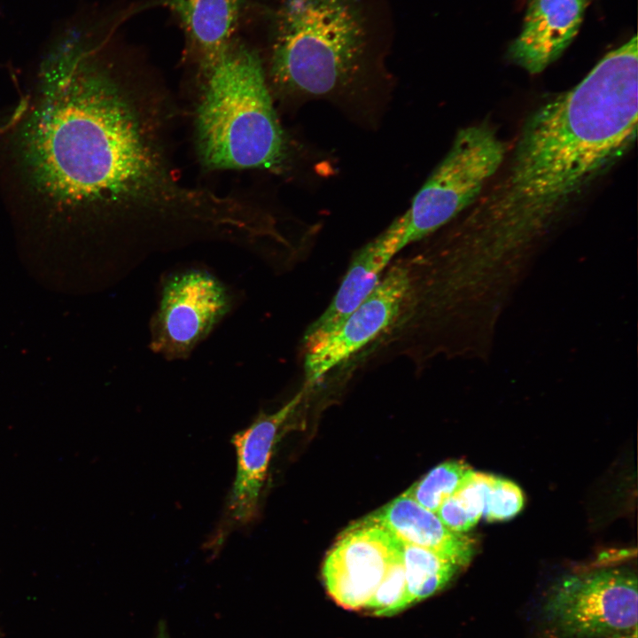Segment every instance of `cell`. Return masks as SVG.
I'll list each match as a JSON object with an SVG mask.
<instances>
[{"label": "cell", "instance_id": "obj_1", "mask_svg": "<svg viewBox=\"0 0 638 638\" xmlns=\"http://www.w3.org/2000/svg\"><path fill=\"white\" fill-rule=\"evenodd\" d=\"M135 93L97 50L66 39L0 122V195L35 239L100 242L188 228L213 234L230 199L173 175Z\"/></svg>", "mask_w": 638, "mask_h": 638}, {"label": "cell", "instance_id": "obj_2", "mask_svg": "<svg viewBox=\"0 0 638 638\" xmlns=\"http://www.w3.org/2000/svg\"><path fill=\"white\" fill-rule=\"evenodd\" d=\"M637 81L634 35L575 87L537 108L503 180L456 231L463 247L487 265L519 268L570 199L634 143Z\"/></svg>", "mask_w": 638, "mask_h": 638}, {"label": "cell", "instance_id": "obj_3", "mask_svg": "<svg viewBox=\"0 0 638 638\" xmlns=\"http://www.w3.org/2000/svg\"><path fill=\"white\" fill-rule=\"evenodd\" d=\"M362 0H283L274 13L270 74L291 95L329 97L363 74L371 31Z\"/></svg>", "mask_w": 638, "mask_h": 638}, {"label": "cell", "instance_id": "obj_4", "mask_svg": "<svg viewBox=\"0 0 638 638\" xmlns=\"http://www.w3.org/2000/svg\"><path fill=\"white\" fill-rule=\"evenodd\" d=\"M206 69L196 118L198 152L206 166L280 167L287 158V143L257 53L231 44Z\"/></svg>", "mask_w": 638, "mask_h": 638}, {"label": "cell", "instance_id": "obj_5", "mask_svg": "<svg viewBox=\"0 0 638 638\" xmlns=\"http://www.w3.org/2000/svg\"><path fill=\"white\" fill-rule=\"evenodd\" d=\"M505 153L504 144L489 126L460 129L410 206L382 233L401 251L439 230L477 199Z\"/></svg>", "mask_w": 638, "mask_h": 638}, {"label": "cell", "instance_id": "obj_6", "mask_svg": "<svg viewBox=\"0 0 638 638\" xmlns=\"http://www.w3.org/2000/svg\"><path fill=\"white\" fill-rule=\"evenodd\" d=\"M636 575L605 568L564 576L543 603L547 622L567 638H613L637 632Z\"/></svg>", "mask_w": 638, "mask_h": 638}, {"label": "cell", "instance_id": "obj_7", "mask_svg": "<svg viewBox=\"0 0 638 638\" xmlns=\"http://www.w3.org/2000/svg\"><path fill=\"white\" fill-rule=\"evenodd\" d=\"M230 306L226 287L207 271L187 269L169 276L151 321L150 347L168 360L188 357Z\"/></svg>", "mask_w": 638, "mask_h": 638}, {"label": "cell", "instance_id": "obj_8", "mask_svg": "<svg viewBox=\"0 0 638 638\" xmlns=\"http://www.w3.org/2000/svg\"><path fill=\"white\" fill-rule=\"evenodd\" d=\"M402 554V541L363 518L344 531L327 553L322 575L329 595L346 610H364L388 569Z\"/></svg>", "mask_w": 638, "mask_h": 638}, {"label": "cell", "instance_id": "obj_9", "mask_svg": "<svg viewBox=\"0 0 638 638\" xmlns=\"http://www.w3.org/2000/svg\"><path fill=\"white\" fill-rule=\"evenodd\" d=\"M408 285L404 261L391 265L373 292L335 331L305 348L307 383H317L332 369L378 339L399 316Z\"/></svg>", "mask_w": 638, "mask_h": 638}, {"label": "cell", "instance_id": "obj_10", "mask_svg": "<svg viewBox=\"0 0 638 638\" xmlns=\"http://www.w3.org/2000/svg\"><path fill=\"white\" fill-rule=\"evenodd\" d=\"M303 394L304 390L274 413H261L249 427L233 436L237 472L226 503L225 529L247 525L255 517L278 431Z\"/></svg>", "mask_w": 638, "mask_h": 638}, {"label": "cell", "instance_id": "obj_11", "mask_svg": "<svg viewBox=\"0 0 638 638\" xmlns=\"http://www.w3.org/2000/svg\"><path fill=\"white\" fill-rule=\"evenodd\" d=\"M587 0H529L522 29L510 57L532 74L556 60L575 37Z\"/></svg>", "mask_w": 638, "mask_h": 638}, {"label": "cell", "instance_id": "obj_12", "mask_svg": "<svg viewBox=\"0 0 638 638\" xmlns=\"http://www.w3.org/2000/svg\"><path fill=\"white\" fill-rule=\"evenodd\" d=\"M366 518L385 527L401 541L432 551L461 569L475 555L472 537L450 530L436 513L403 494Z\"/></svg>", "mask_w": 638, "mask_h": 638}, {"label": "cell", "instance_id": "obj_13", "mask_svg": "<svg viewBox=\"0 0 638 638\" xmlns=\"http://www.w3.org/2000/svg\"><path fill=\"white\" fill-rule=\"evenodd\" d=\"M396 254L378 236L357 252L328 307L305 331L304 349L335 331L368 298Z\"/></svg>", "mask_w": 638, "mask_h": 638}, {"label": "cell", "instance_id": "obj_14", "mask_svg": "<svg viewBox=\"0 0 638 638\" xmlns=\"http://www.w3.org/2000/svg\"><path fill=\"white\" fill-rule=\"evenodd\" d=\"M243 0H165L200 53L205 66L232 44Z\"/></svg>", "mask_w": 638, "mask_h": 638}, {"label": "cell", "instance_id": "obj_15", "mask_svg": "<svg viewBox=\"0 0 638 638\" xmlns=\"http://www.w3.org/2000/svg\"><path fill=\"white\" fill-rule=\"evenodd\" d=\"M404 610L444 588L462 569L438 554L402 541Z\"/></svg>", "mask_w": 638, "mask_h": 638}, {"label": "cell", "instance_id": "obj_16", "mask_svg": "<svg viewBox=\"0 0 638 638\" xmlns=\"http://www.w3.org/2000/svg\"><path fill=\"white\" fill-rule=\"evenodd\" d=\"M492 478L490 474L470 471L438 509L436 514L442 523L458 533L471 529L482 517Z\"/></svg>", "mask_w": 638, "mask_h": 638}, {"label": "cell", "instance_id": "obj_17", "mask_svg": "<svg viewBox=\"0 0 638 638\" xmlns=\"http://www.w3.org/2000/svg\"><path fill=\"white\" fill-rule=\"evenodd\" d=\"M471 467L463 461L445 462L432 469L403 494L436 513L441 503L459 486Z\"/></svg>", "mask_w": 638, "mask_h": 638}, {"label": "cell", "instance_id": "obj_18", "mask_svg": "<svg viewBox=\"0 0 638 638\" xmlns=\"http://www.w3.org/2000/svg\"><path fill=\"white\" fill-rule=\"evenodd\" d=\"M406 580L401 554L391 564L364 610L378 617L394 615L404 610Z\"/></svg>", "mask_w": 638, "mask_h": 638}, {"label": "cell", "instance_id": "obj_19", "mask_svg": "<svg viewBox=\"0 0 638 638\" xmlns=\"http://www.w3.org/2000/svg\"><path fill=\"white\" fill-rule=\"evenodd\" d=\"M523 505L524 494L515 483L493 476L482 517L489 522L507 520L515 517Z\"/></svg>", "mask_w": 638, "mask_h": 638}, {"label": "cell", "instance_id": "obj_20", "mask_svg": "<svg viewBox=\"0 0 638 638\" xmlns=\"http://www.w3.org/2000/svg\"><path fill=\"white\" fill-rule=\"evenodd\" d=\"M158 638H167V637L165 632L161 631L160 634H159Z\"/></svg>", "mask_w": 638, "mask_h": 638}]
</instances>
